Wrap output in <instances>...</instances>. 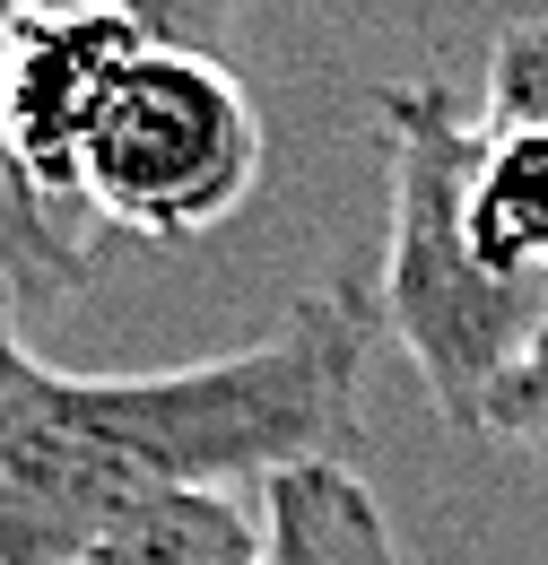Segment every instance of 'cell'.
<instances>
[{
  "label": "cell",
  "mask_w": 548,
  "mask_h": 565,
  "mask_svg": "<svg viewBox=\"0 0 548 565\" xmlns=\"http://www.w3.org/2000/svg\"><path fill=\"white\" fill-rule=\"evenodd\" d=\"M383 131V340L418 365L426 401L462 435H487L496 383L540 340L548 296L496 279L462 235V166H471V105L444 78H401L375 96Z\"/></svg>",
  "instance_id": "cell-2"
},
{
  "label": "cell",
  "mask_w": 548,
  "mask_h": 565,
  "mask_svg": "<svg viewBox=\"0 0 548 565\" xmlns=\"http://www.w3.org/2000/svg\"><path fill=\"white\" fill-rule=\"evenodd\" d=\"M148 44H166V35L131 9H18V26H9V78H0L9 157L78 226H96L78 210V157Z\"/></svg>",
  "instance_id": "cell-4"
},
{
  "label": "cell",
  "mask_w": 548,
  "mask_h": 565,
  "mask_svg": "<svg viewBox=\"0 0 548 565\" xmlns=\"http://www.w3.org/2000/svg\"><path fill=\"white\" fill-rule=\"evenodd\" d=\"M18 313H27V296H18V279L0 270V383H18L35 356H27V340H18Z\"/></svg>",
  "instance_id": "cell-10"
},
{
  "label": "cell",
  "mask_w": 548,
  "mask_h": 565,
  "mask_svg": "<svg viewBox=\"0 0 548 565\" xmlns=\"http://www.w3.org/2000/svg\"><path fill=\"white\" fill-rule=\"evenodd\" d=\"M262 565H410L392 513L348 461H296L262 479Z\"/></svg>",
  "instance_id": "cell-5"
},
{
  "label": "cell",
  "mask_w": 548,
  "mask_h": 565,
  "mask_svg": "<svg viewBox=\"0 0 548 565\" xmlns=\"http://www.w3.org/2000/svg\"><path fill=\"white\" fill-rule=\"evenodd\" d=\"M78 565H262V504L244 513L226 488H183L105 531Z\"/></svg>",
  "instance_id": "cell-7"
},
{
  "label": "cell",
  "mask_w": 548,
  "mask_h": 565,
  "mask_svg": "<svg viewBox=\"0 0 548 565\" xmlns=\"http://www.w3.org/2000/svg\"><path fill=\"white\" fill-rule=\"evenodd\" d=\"M487 435H496V444H548V322H540V340L523 349V365L496 383Z\"/></svg>",
  "instance_id": "cell-8"
},
{
  "label": "cell",
  "mask_w": 548,
  "mask_h": 565,
  "mask_svg": "<svg viewBox=\"0 0 548 565\" xmlns=\"http://www.w3.org/2000/svg\"><path fill=\"white\" fill-rule=\"evenodd\" d=\"M9 26H18V0H0V78H9ZM0 270L18 279L27 313H44V305L78 296L87 270H96L87 226L53 210V201L27 183V166L9 157V122H0Z\"/></svg>",
  "instance_id": "cell-6"
},
{
  "label": "cell",
  "mask_w": 548,
  "mask_h": 565,
  "mask_svg": "<svg viewBox=\"0 0 548 565\" xmlns=\"http://www.w3.org/2000/svg\"><path fill=\"white\" fill-rule=\"evenodd\" d=\"M18 9H131L166 44H209V26H218L235 0H18Z\"/></svg>",
  "instance_id": "cell-9"
},
{
  "label": "cell",
  "mask_w": 548,
  "mask_h": 565,
  "mask_svg": "<svg viewBox=\"0 0 548 565\" xmlns=\"http://www.w3.org/2000/svg\"><path fill=\"white\" fill-rule=\"evenodd\" d=\"M375 340V279H331L278 331L201 365H27L18 383H0V565H78L157 495L348 461Z\"/></svg>",
  "instance_id": "cell-1"
},
{
  "label": "cell",
  "mask_w": 548,
  "mask_h": 565,
  "mask_svg": "<svg viewBox=\"0 0 548 565\" xmlns=\"http://www.w3.org/2000/svg\"><path fill=\"white\" fill-rule=\"evenodd\" d=\"M262 183V105L209 44H148L78 157V210L139 244L218 235Z\"/></svg>",
  "instance_id": "cell-3"
}]
</instances>
